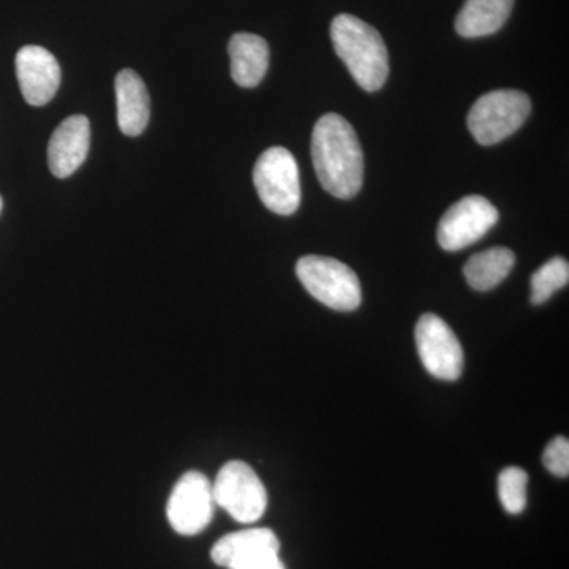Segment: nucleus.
Here are the masks:
<instances>
[{
	"label": "nucleus",
	"instance_id": "f257e3e1",
	"mask_svg": "<svg viewBox=\"0 0 569 569\" xmlns=\"http://www.w3.org/2000/svg\"><path fill=\"white\" fill-rule=\"evenodd\" d=\"M312 160L318 181L340 200L353 198L365 179V156L351 123L336 112L318 119L312 133Z\"/></svg>",
	"mask_w": 569,
	"mask_h": 569
},
{
	"label": "nucleus",
	"instance_id": "f03ea898",
	"mask_svg": "<svg viewBox=\"0 0 569 569\" xmlns=\"http://www.w3.org/2000/svg\"><path fill=\"white\" fill-rule=\"evenodd\" d=\"M337 56L346 63L359 88L377 92L389 74V56L383 37L373 26L353 14L342 13L331 24Z\"/></svg>",
	"mask_w": 569,
	"mask_h": 569
},
{
	"label": "nucleus",
	"instance_id": "7ed1b4c3",
	"mask_svg": "<svg viewBox=\"0 0 569 569\" xmlns=\"http://www.w3.org/2000/svg\"><path fill=\"white\" fill-rule=\"evenodd\" d=\"M296 276L318 302L337 310L353 312L361 306V283L350 266L336 258L307 254L296 264Z\"/></svg>",
	"mask_w": 569,
	"mask_h": 569
},
{
	"label": "nucleus",
	"instance_id": "20e7f679",
	"mask_svg": "<svg viewBox=\"0 0 569 569\" xmlns=\"http://www.w3.org/2000/svg\"><path fill=\"white\" fill-rule=\"evenodd\" d=\"M531 112L530 97L515 89H500L479 97L468 112V130L482 146H492L518 132Z\"/></svg>",
	"mask_w": 569,
	"mask_h": 569
},
{
	"label": "nucleus",
	"instance_id": "39448f33",
	"mask_svg": "<svg viewBox=\"0 0 569 569\" xmlns=\"http://www.w3.org/2000/svg\"><path fill=\"white\" fill-rule=\"evenodd\" d=\"M258 197L269 211L291 216L301 204V181L293 153L284 148H269L253 168Z\"/></svg>",
	"mask_w": 569,
	"mask_h": 569
},
{
	"label": "nucleus",
	"instance_id": "423d86ee",
	"mask_svg": "<svg viewBox=\"0 0 569 569\" xmlns=\"http://www.w3.org/2000/svg\"><path fill=\"white\" fill-rule=\"evenodd\" d=\"M213 501L241 523H253L263 518L268 508V492L260 477L249 463L231 460L224 463L212 482Z\"/></svg>",
	"mask_w": 569,
	"mask_h": 569
},
{
	"label": "nucleus",
	"instance_id": "0eeeda50",
	"mask_svg": "<svg viewBox=\"0 0 569 569\" xmlns=\"http://www.w3.org/2000/svg\"><path fill=\"white\" fill-rule=\"evenodd\" d=\"M498 211L488 198L471 194L462 198L441 217L437 239L441 249L458 252L467 249L496 227Z\"/></svg>",
	"mask_w": 569,
	"mask_h": 569
},
{
	"label": "nucleus",
	"instance_id": "6e6552de",
	"mask_svg": "<svg viewBox=\"0 0 569 569\" xmlns=\"http://www.w3.org/2000/svg\"><path fill=\"white\" fill-rule=\"evenodd\" d=\"M415 339L422 366L430 376L456 381L463 372V350L443 318L426 313L419 318Z\"/></svg>",
	"mask_w": 569,
	"mask_h": 569
},
{
	"label": "nucleus",
	"instance_id": "1a4fd4ad",
	"mask_svg": "<svg viewBox=\"0 0 569 569\" xmlns=\"http://www.w3.org/2000/svg\"><path fill=\"white\" fill-rule=\"evenodd\" d=\"M212 482L200 471H189L176 482L167 505V518L176 533L193 537L211 523Z\"/></svg>",
	"mask_w": 569,
	"mask_h": 569
},
{
	"label": "nucleus",
	"instance_id": "9d476101",
	"mask_svg": "<svg viewBox=\"0 0 569 569\" xmlns=\"http://www.w3.org/2000/svg\"><path fill=\"white\" fill-rule=\"evenodd\" d=\"M14 66L26 102L32 107H43L54 99L61 84V67L50 51L36 44L22 47Z\"/></svg>",
	"mask_w": 569,
	"mask_h": 569
},
{
	"label": "nucleus",
	"instance_id": "9b49d317",
	"mask_svg": "<svg viewBox=\"0 0 569 569\" xmlns=\"http://www.w3.org/2000/svg\"><path fill=\"white\" fill-rule=\"evenodd\" d=\"M91 148V123L82 114H73L61 122L48 144V164L59 179L69 178L88 159Z\"/></svg>",
	"mask_w": 569,
	"mask_h": 569
},
{
	"label": "nucleus",
	"instance_id": "f8f14e48",
	"mask_svg": "<svg viewBox=\"0 0 569 569\" xmlns=\"http://www.w3.org/2000/svg\"><path fill=\"white\" fill-rule=\"evenodd\" d=\"M280 541L269 529L234 531L213 545V563L227 569L246 567L266 557L279 556Z\"/></svg>",
	"mask_w": 569,
	"mask_h": 569
},
{
	"label": "nucleus",
	"instance_id": "ddd939ff",
	"mask_svg": "<svg viewBox=\"0 0 569 569\" xmlns=\"http://www.w3.org/2000/svg\"><path fill=\"white\" fill-rule=\"evenodd\" d=\"M118 126L127 137L144 132L151 118V99L144 81L137 71L127 69L116 77Z\"/></svg>",
	"mask_w": 569,
	"mask_h": 569
},
{
	"label": "nucleus",
	"instance_id": "4468645a",
	"mask_svg": "<svg viewBox=\"0 0 569 569\" xmlns=\"http://www.w3.org/2000/svg\"><path fill=\"white\" fill-rule=\"evenodd\" d=\"M231 59V78L241 88H257L269 67V47L254 33L239 32L228 43Z\"/></svg>",
	"mask_w": 569,
	"mask_h": 569
},
{
	"label": "nucleus",
	"instance_id": "2eb2a0df",
	"mask_svg": "<svg viewBox=\"0 0 569 569\" xmlns=\"http://www.w3.org/2000/svg\"><path fill=\"white\" fill-rule=\"evenodd\" d=\"M515 0H466L456 18V31L463 39L492 36L503 28Z\"/></svg>",
	"mask_w": 569,
	"mask_h": 569
},
{
	"label": "nucleus",
	"instance_id": "dca6fc26",
	"mask_svg": "<svg viewBox=\"0 0 569 569\" xmlns=\"http://www.w3.org/2000/svg\"><path fill=\"white\" fill-rule=\"evenodd\" d=\"M515 263L512 250L507 247H493L473 254L463 266V276L473 290L490 291L507 279Z\"/></svg>",
	"mask_w": 569,
	"mask_h": 569
},
{
	"label": "nucleus",
	"instance_id": "f3484780",
	"mask_svg": "<svg viewBox=\"0 0 569 569\" xmlns=\"http://www.w3.org/2000/svg\"><path fill=\"white\" fill-rule=\"evenodd\" d=\"M569 282V264L556 257L541 266L531 277V305L541 306Z\"/></svg>",
	"mask_w": 569,
	"mask_h": 569
},
{
	"label": "nucleus",
	"instance_id": "a211bd4d",
	"mask_svg": "<svg viewBox=\"0 0 569 569\" xmlns=\"http://www.w3.org/2000/svg\"><path fill=\"white\" fill-rule=\"evenodd\" d=\"M529 475L519 467H507L498 475V498L509 515H520L527 507Z\"/></svg>",
	"mask_w": 569,
	"mask_h": 569
},
{
	"label": "nucleus",
	"instance_id": "6ab92c4d",
	"mask_svg": "<svg viewBox=\"0 0 569 569\" xmlns=\"http://www.w3.org/2000/svg\"><path fill=\"white\" fill-rule=\"evenodd\" d=\"M542 463L553 477H569V441L567 437H557L542 452Z\"/></svg>",
	"mask_w": 569,
	"mask_h": 569
},
{
	"label": "nucleus",
	"instance_id": "aec40b11",
	"mask_svg": "<svg viewBox=\"0 0 569 569\" xmlns=\"http://www.w3.org/2000/svg\"><path fill=\"white\" fill-rule=\"evenodd\" d=\"M236 569H287V568H284L283 561L280 560L279 556H271V557H266V559L253 561V563L246 565V567L236 568Z\"/></svg>",
	"mask_w": 569,
	"mask_h": 569
},
{
	"label": "nucleus",
	"instance_id": "412c9836",
	"mask_svg": "<svg viewBox=\"0 0 569 569\" xmlns=\"http://www.w3.org/2000/svg\"><path fill=\"white\" fill-rule=\"evenodd\" d=\"M2 208H3V200H2V197H0V212H2Z\"/></svg>",
	"mask_w": 569,
	"mask_h": 569
}]
</instances>
